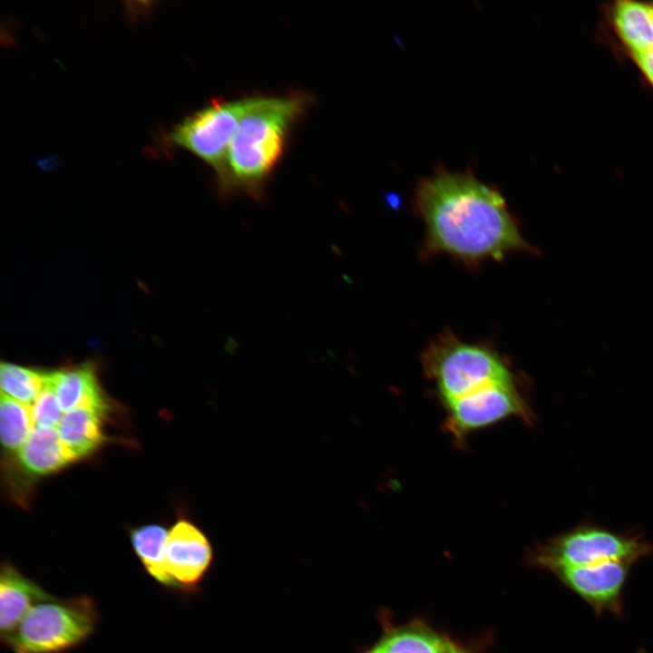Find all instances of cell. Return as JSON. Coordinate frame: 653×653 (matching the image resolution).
Wrapping results in <instances>:
<instances>
[{
    "mask_svg": "<svg viewBox=\"0 0 653 653\" xmlns=\"http://www.w3.org/2000/svg\"><path fill=\"white\" fill-rule=\"evenodd\" d=\"M414 206L425 228V248L474 263L534 251L501 192L470 171L437 167L417 184Z\"/></svg>",
    "mask_w": 653,
    "mask_h": 653,
    "instance_id": "obj_1",
    "label": "cell"
},
{
    "mask_svg": "<svg viewBox=\"0 0 653 653\" xmlns=\"http://www.w3.org/2000/svg\"><path fill=\"white\" fill-rule=\"evenodd\" d=\"M308 102L305 94L257 97L240 121L217 177L224 198L239 191L256 200L262 197L264 184L284 153L290 128Z\"/></svg>",
    "mask_w": 653,
    "mask_h": 653,
    "instance_id": "obj_2",
    "label": "cell"
},
{
    "mask_svg": "<svg viewBox=\"0 0 653 653\" xmlns=\"http://www.w3.org/2000/svg\"><path fill=\"white\" fill-rule=\"evenodd\" d=\"M421 362L443 406L491 385L516 383L507 363L494 349L461 340L451 333L431 341Z\"/></svg>",
    "mask_w": 653,
    "mask_h": 653,
    "instance_id": "obj_3",
    "label": "cell"
},
{
    "mask_svg": "<svg viewBox=\"0 0 653 653\" xmlns=\"http://www.w3.org/2000/svg\"><path fill=\"white\" fill-rule=\"evenodd\" d=\"M98 621L90 596H54L31 608L4 645L15 653H64L83 644Z\"/></svg>",
    "mask_w": 653,
    "mask_h": 653,
    "instance_id": "obj_4",
    "label": "cell"
},
{
    "mask_svg": "<svg viewBox=\"0 0 653 653\" xmlns=\"http://www.w3.org/2000/svg\"><path fill=\"white\" fill-rule=\"evenodd\" d=\"M258 96L216 100L175 124L164 137L168 146L182 148L221 173L232 138Z\"/></svg>",
    "mask_w": 653,
    "mask_h": 653,
    "instance_id": "obj_5",
    "label": "cell"
},
{
    "mask_svg": "<svg viewBox=\"0 0 653 653\" xmlns=\"http://www.w3.org/2000/svg\"><path fill=\"white\" fill-rule=\"evenodd\" d=\"M651 551L650 544L637 537L585 525L551 540L539 550L536 560L555 572L608 560H623L634 564Z\"/></svg>",
    "mask_w": 653,
    "mask_h": 653,
    "instance_id": "obj_6",
    "label": "cell"
},
{
    "mask_svg": "<svg viewBox=\"0 0 653 653\" xmlns=\"http://www.w3.org/2000/svg\"><path fill=\"white\" fill-rule=\"evenodd\" d=\"M444 428L463 443L472 433L508 418L517 417L527 423L532 414L516 383L494 385L443 405Z\"/></svg>",
    "mask_w": 653,
    "mask_h": 653,
    "instance_id": "obj_7",
    "label": "cell"
},
{
    "mask_svg": "<svg viewBox=\"0 0 653 653\" xmlns=\"http://www.w3.org/2000/svg\"><path fill=\"white\" fill-rule=\"evenodd\" d=\"M633 563L608 560L555 571L560 581L597 614L622 612V590Z\"/></svg>",
    "mask_w": 653,
    "mask_h": 653,
    "instance_id": "obj_8",
    "label": "cell"
},
{
    "mask_svg": "<svg viewBox=\"0 0 653 653\" xmlns=\"http://www.w3.org/2000/svg\"><path fill=\"white\" fill-rule=\"evenodd\" d=\"M211 560L210 542L194 523L181 518L169 529L165 563L177 589L194 588L210 568Z\"/></svg>",
    "mask_w": 653,
    "mask_h": 653,
    "instance_id": "obj_9",
    "label": "cell"
},
{
    "mask_svg": "<svg viewBox=\"0 0 653 653\" xmlns=\"http://www.w3.org/2000/svg\"><path fill=\"white\" fill-rule=\"evenodd\" d=\"M46 386L54 391L64 413L87 408L106 418L112 410L91 364L47 372Z\"/></svg>",
    "mask_w": 653,
    "mask_h": 653,
    "instance_id": "obj_10",
    "label": "cell"
},
{
    "mask_svg": "<svg viewBox=\"0 0 653 653\" xmlns=\"http://www.w3.org/2000/svg\"><path fill=\"white\" fill-rule=\"evenodd\" d=\"M53 597L35 580L25 576L16 566L8 560H4L0 572L2 643L5 644L11 637L31 608Z\"/></svg>",
    "mask_w": 653,
    "mask_h": 653,
    "instance_id": "obj_11",
    "label": "cell"
},
{
    "mask_svg": "<svg viewBox=\"0 0 653 653\" xmlns=\"http://www.w3.org/2000/svg\"><path fill=\"white\" fill-rule=\"evenodd\" d=\"M17 461L21 469L33 477L50 475L73 463L57 430L38 426L17 452Z\"/></svg>",
    "mask_w": 653,
    "mask_h": 653,
    "instance_id": "obj_12",
    "label": "cell"
},
{
    "mask_svg": "<svg viewBox=\"0 0 653 653\" xmlns=\"http://www.w3.org/2000/svg\"><path fill=\"white\" fill-rule=\"evenodd\" d=\"M103 419L87 408L64 413L56 430L73 463L93 455L107 441Z\"/></svg>",
    "mask_w": 653,
    "mask_h": 653,
    "instance_id": "obj_13",
    "label": "cell"
},
{
    "mask_svg": "<svg viewBox=\"0 0 653 653\" xmlns=\"http://www.w3.org/2000/svg\"><path fill=\"white\" fill-rule=\"evenodd\" d=\"M169 530L159 523H150L130 530L129 538L133 552L145 572L164 588L177 589L168 574L165 546Z\"/></svg>",
    "mask_w": 653,
    "mask_h": 653,
    "instance_id": "obj_14",
    "label": "cell"
},
{
    "mask_svg": "<svg viewBox=\"0 0 653 653\" xmlns=\"http://www.w3.org/2000/svg\"><path fill=\"white\" fill-rule=\"evenodd\" d=\"M614 21L632 54L653 48V6L633 1L619 2Z\"/></svg>",
    "mask_w": 653,
    "mask_h": 653,
    "instance_id": "obj_15",
    "label": "cell"
},
{
    "mask_svg": "<svg viewBox=\"0 0 653 653\" xmlns=\"http://www.w3.org/2000/svg\"><path fill=\"white\" fill-rule=\"evenodd\" d=\"M452 642L422 624L390 632L374 648L378 653H446Z\"/></svg>",
    "mask_w": 653,
    "mask_h": 653,
    "instance_id": "obj_16",
    "label": "cell"
},
{
    "mask_svg": "<svg viewBox=\"0 0 653 653\" xmlns=\"http://www.w3.org/2000/svg\"><path fill=\"white\" fill-rule=\"evenodd\" d=\"M34 428L30 405L1 394L0 436L7 453L18 452Z\"/></svg>",
    "mask_w": 653,
    "mask_h": 653,
    "instance_id": "obj_17",
    "label": "cell"
},
{
    "mask_svg": "<svg viewBox=\"0 0 653 653\" xmlns=\"http://www.w3.org/2000/svg\"><path fill=\"white\" fill-rule=\"evenodd\" d=\"M47 372L38 371L13 363L2 362L0 366L1 394L24 404H34L46 386Z\"/></svg>",
    "mask_w": 653,
    "mask_h": 653,
    "instance_id": "obj_18",
    "label": "cell"
},
{
    "mask_svg": "<svg viewBox=\"0 0 653 653\" xmlns=\"http://www.w3.org/2000/svg\"><path fill=\"white\" fill-rule=\"evenodd\" d=\"M31 408L34 423L38 427L55 428L63 415L55 394L48 386L37 395Z\"/></svg>",
    "mask_w": 653,
    "mask_h": 653,
    "instance_id": "obj_19",
    "label": "cell"
},
{
    "mask_svg": "<svg viewBox=\"0 0 653 653\" xmlns=\"http://www.w3.org/2000/svg\"><path fill=\"white\" fill-rule=\"evenodd\" d=\"M641 71L653 84V48L633 54Z\"/></svg>",
    "mask_w": 653,
    "mask_h": 653,
    "instance_id": "obj_20",
    "label": "cell"
},
{
    "mask_svg": "<svg viewBox=\"0 0 653 653\" xmlns=\"http://www.w3.org/2000/svg\"><path fill=\"white\" fill-rule=\"evenodd\" d=\"M446 653H469V652H467L466 650L463 649L462 648L452 643Z\"/></svg>",
    "mask_w": 653,
    "mask_h": 653,
    "instance_id": "obj_21",
    "label": "cell"
},
{
    "mask_svg": "<svg viewBox=\"0 0 653 653\" xmlns=\"http://www.w3.org/2000/svg\"><path fill=\"white\" fill-rule=\"evenodd\" d=\"M367 653H378V652L375 648H373L371 651H369Z\"/></svg>",
    "mask_w": 653,
    "mask_h": 653,
    "instance_id": "obj_22",
    "label": "cell"
}]
</instances>
